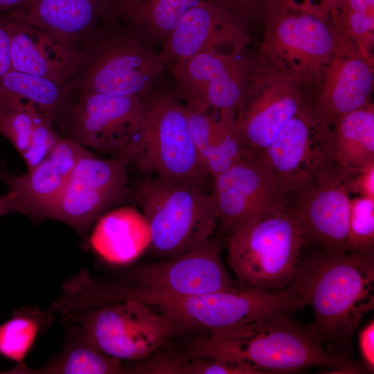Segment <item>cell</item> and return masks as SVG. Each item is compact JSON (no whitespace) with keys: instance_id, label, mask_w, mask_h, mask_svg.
Instances as JSON below:
<instances>
[{"instance_id":"obj_34","label":"cell","mask_w":374,"mask_h":374,"mask_svg":"<svg viewBox=\"0 0 374 374\" xmlns=\"http://www.w3.org/2000/svg\"><path fill=\"white\" fill-rule=\"evenodd\" d=\"M244 19H262L269 11L281 6L280 0H217Z\"/></svg>"},{"instance_id":"obj_6","label":"cell","mask_w":374,"mask_h":374,"mask_svg":"<svg viewBox=\"0 0 374 374\" xmlns=\"http://www.w3.org/2000/svg\"><path fill=\"white\" fill-rule=\"evenodd\" d=\"M121 294L123 299L138 300L167 312L176 324L194 326L210 332L268 317L290 314L307 305L305 298L292 284L275 291L238 289L191 296L161 294L127 285Z\"/></svg>"},{"instance_id":"obj_4","label":"cell","mask_w":374,"mask_h":374,"mask_svg":"<svg viewBox=\"0 0 374 374\" xmlns=\"http://www.w3.org/2000/svg\"><path fill=\"white\" fill-rule=\"evenodd\" d=\"M307 242L301 220L288 205L247 223L228 237L227 262L238 286L260 292L288 287Z\"/></svg>"},{"instance_id":"obj_40","label":"cell","mask_w":374,"mask_h":374,"mask_svg":"<svg viewBox=\"0 0 374 374\" xmlns=\"http://www.w3.org/2000/svg\"><path fill=\"white\" fill-rule=\"evenodd\" d=\"M341 8L353 11L374 12V0H346L339 9Z\"/></svg>"},{"instance_id":"obj_13","label":"cell","mask_w":374,"mask_h":374,"mask_svg":"<svg viewBox=\"0 0 374 374\" xmlns=\"http://www.w3.org/2000/svg\"><path fill=\"white\" fill-rule=\"evenodd\" d=\"M128 156L109 159L91 152L75 166L49 218L69 225L81 234L103 214L119 202L127 189Z\"/></svg>"},{"instance_id":"obj_41","label":"cell","mask_w":374,"mask_h":374,"mask_svg":"<svg viewBox=\"0 0 374 374\" xmlns=\"http://www.w3.org/2000/svg\"><path fill=\"white\" fill-rule=\"evenodd\" d=\"M24 0H0V11L10 12L17 8Z\"/></svg>"},{"instance_id":"obj_1","label":"cell","mask_w":374,"mask_h":374,"mask_svg":"<svg viewBox=\"0 0 374 374\" xmlns=\"http://www.w3.org/2000/svg\"><path fill=\"white\" fill-rule=\"evenodd\" d=\"M314 312L308 325L321 344L343 353L374 308V253L322 250L299 260L291 283Z\"/></svg>"},{"instance_id":"obj_11","label":"cell","mask_w":374,"mask_h":374,"mask_svg":"<svg viewBox=\"0 0 374 374\" xmlns=\"http://www.w3.org/2000/svg\"><path fill=\"white\" fill-rule=\"evenodd\" d=\"M260 56L290 71L305 84L320 82L341 35L326 18L280 7L266 14Z\"/></svg>"},{"instance_id":"obj_26","label":"cell","mask_w":374,"mask_h":374,"mask_svg":"<svg viewBox=\"0 0 374 374\" xmlns=\"http://www.w3.org/2000/svg\"><path fill=\"white\" fill-rule=\"evenodd\" d=\"M66 339L62 350L42 368L17 365L11 373L19 374H117L134 373V366L109 356L92 345L75 327L66 324Z\"/></svg>"},{"instance_id":"obj_19","label":"cell","mask_w":374,"mask_h":374,"mask_svg":"<svg viewBox=\"0 0 374 374\" xmlns=\"http://www.w3.org/2000/svg\"><path fill=\"white\" fill-rule=\"evenodd\" d=\"M373 62L341 35L319 83L312 109L319 123L331 129L342 116L368 103L373 86Z\"/></svg>"},{"instance_id":"obj_38","label":"cell","mask_w":374,"mask_h":374,"mask_svg":"<svg viewBox=\"0 0 374 374\" xmlns=\"http://www.w3.org/2000/svg\"><path fill=\"white\" fill-rule=\"evenodd\" d=\"M11 69L10 39L6 21H0V78Z\"/></svg>"},{"instance_id":"obj_16","label":"cell","mask_w":374,"mask_h":374,"mask_svg":"<svg viewBox=\"0 0 374 374\" xmlns=\"http://www.w3.org/2000/svg\"><path fill=\"white\" fill-rule=\"evenodd\" d=\"M330 137L331 129L319 123L307 103L257 156L287 195L299 189L330 161Z\"/></svg>"},{"instance_id":"obj_8","label":"cell","mask_w":374,"mask_h":374,"mask_svg":"<svg viewBox=\"0 0 374 374\" xmlns=\"http://www.w3.org/2000/svg\"><path fill=\"white\" fill-rule=\"evenodd\" d=\"M63 314L65 323L78 329L97 349L122 361L148 358L176 326L167 312L130 299Z\"/></svg>"},{"instance_id":"obj_2","label":"cell","mask_w":374,"mask_h":374,"mask_svg":"<svg viewBox=\"0 0 374 374\" xmlns=\"http://www.w3.org/2000/svg\"><path fill=\"white\" fill-rule=\"evenodd\" d=\"M193 356L228 360L262 373H289L310 367L332 373H364L365 368L346 355L324 348L309 326L289 314L268 317L234 328L210 332Z\"/></svg>"},{"instance_id":"obj_39","label":"cell","mask_w":374,"mask_h":374,"mask_svg":"<svg viewBox=\"0 0 374 374\" xmlns=\"http://www.w3.org/2000/svg\"><path fill=\"white\" fill-rule=\"evenodd\" d=\"M10 213H18L15 193L9 192L0 196V217Z\"/></svg>"},{"instance_id":"obj_31","label":"cell","mask_w":374,"mask_h":374,"mask_svg":"<svg viewBox=\"0 0 374 374\" xmlns=\"http://www.w3.org/2000/svg\"><path fill=\"white\" fill-rule=\"evenodd\" d=\"M348 251H374V198L356 196L350 199Z\"/></svg>"},{"instance_id":"obj_35","label":"cell","mask_w":374,"mask_h":374,"mask_svg":"<svg viewBox=\"0 0 374 374\" xmlns=\"http://www.w3.org/2000/svg\"><path fill=\"white\" fill-rule=\"evenodd\" d=\"M346 0H280L283 7L314 14L327 18L333 17Z\"/></svg>"},{"instance_id":"obj_9","label":"cell","mask_w":374,"mask_h":374,"mask_svg":"<svg viewBox=\"0 0 374 374\" xmlns=\"http://www.w3.org/2000/svg\"><path fill=\"white\" fill-rule=\"evenodd\" d=\"M305 84L284 67L260 56L253 62L242 105L235 113L244 149L259 155L308 102Z\"/></svg>"},{"instance_id":"obj_10","label":"cell","mask_w":374,"mask_h":374,"mask_svg":"<svg viewBox=\"0 0 374 374\" xmlns=\"http://www.w3.org/2000/svg\"><path fill=\"white\" fill-rule=\"evenodd\" d=\"M62 122L67 136L83 146L128 156L134 161L141 150L143 99L76 90Z\"/></svg>"},{"instance_id":"obj_30","label":"cell","mask_w":374,"mask_h":374,"mask_svg":"<svg viewBox=\"0 0 374 374\" xmlns=\"http://www.w3.org/2000/svg\"><path fill=\"white\" fill-rule=\"evenodd\" d=\"M37 111L29 101L0 93V134L21 156L28 147Z\"/></svg>"},{"instance_id":"obj_24","label":"cell","mask_w":374,"mask_h":374,"mask_svg":"<svg viewBox=\"0 0 374 374\" xmlns=\"http://www.w3.org/2000/svg\"><path fill=\"white\" fill-rule=\"evenodd\" d=\"M202 1L107 0L105 15L116 19L152 46H162L187 11Z\"/></svg>"},{"instance_id":"obj_36","label":"cell","mask_w":374,"mask_h":374,"mask_svg":"<svg viewBox=\"0 0 374 374\" xmlns=\"http://www.w3.org/2000/svg\"><path fill=\"white\" fill-rule=\"evenodd\" d=\"M347 187L350 194L374 198V165L349 175Z\"/></svg>"},{"instance_id":"obj_20","label":"cell","mask_w":374,"mask_h":374,"mask_svg":"<svg viewBox=\"0 0 374 374\" xmlns=\"http://www.w3.org/2000/svg\"><path fill=\"white\" fill-rule=\"evenodd\" d=\"M89 152L68 138L61 139L33 169L15 176L0 171V179L16 195L18 213L37 220L49 218L78 161Z\"/></svg>"},{"instance_id":"obj_3","label":"cell","mask_w":374,"mask_h":374,"mask_svg":"<svg viewBox=\"0 0 374 374\" xmlns=\"http://www.w3.org/2000/svg\"><path fill=\"white\" fill-rule=\"evenodd\" d=\"M83 61L73 82L76 90L145 98L166 71L154 46L105 15L82 46Z\"/></svg>"},{"instance_id":"obj_25","label":"cell","mask_w":374,"mask_h":374,"mask_svg":"<svg viewBox=\"0 0 374 374\" xmlns=\"http://www.w3.org/2000/svg\"><path fill=\"white\" fill-rule=\"evenodd\" d=\"M329 160L350 175L374 165V105L339 118L331 128Z\"/></svg>"},{"instance_id":"obj_33","label":"cell","mask_w":374,"mask_h":374,"mask_svg":"<svg viewBox=\"0 0 374 374\" xmlns=\"http://www.w3.org/2000/svg\"><path fill=\"white\" fill-rule=\"evenodd\" d=\"M177 374H262L255 368L228 360L191 355L179 359Z\"/></svg>"},{"instance_id":"obj_28","label":"cell","mask_w":374,"mask_h":374,"mask_svg":"<svg viewBox=\"0 0 374 374\" xmlns=\"http://www.w3.org/2000/svg\"><path fill=\"white\" fill-rule=\"evenodd\" d=\"M51 310L21 308L0 326V355L24 364V359L39 332H45L53 321Z\"/></svg>"},{"instance_id":"obj_7","label":"cell","mask_w":374,"mask_h":374,"mask_svg":"<svg viewBox=\"0 0 374 374\" xmlns=\"http://www.w3.org/2000/svg\"><path fill=\"white\" fill-rule=\"evenodd\" d=\"M143 101L141 150L134 163L143 171L206 188L209 177L196 150L185 105L173 87L160 82Z\"/></svg>"},{"instance_id":"obj_5","label":"cell","mask_w":374,"mask_h":374,"mask_svg":"<svg viewBox=\"0 0 374 374\" xmlns=\"http://www.w3.org/2000/svg\"><path fill=\"white\" fill-rule=\"evenodd\" d=\"M136 200L150 225L148 250L155 256L192 251L213 238L217 217L206 188L154 175L141 184Z\"/></svg>"},{"instance_id":"obj_32","label":"cell","mask_w":374,"mask_h":374,"mask_svg":"<svg viewBox=\"0 0 374 374\" xmlns=\"http://www.w3.org/2000/svg\"><path fill=\"white\" fill-rule=\"evenodd\" d=\"M54 121L37 111L28 147L21 156L28 171L44 160L61 139L53 130Z\"/></svg>"},{"instance_id":"obj_14","label":"cell","mask_w":374,"mask_h":374,"mask_svg":"<svg viewBox=\"0 0 374 374\" xmlns=\"http://www.w3.org/2000/svg\"><path fill=\"white\" fill-rule=\"evenodd\" d=\"M217 49L198 53L170 72L173 89L187 106L210 110L240 107L253 62L240 55Z\"/></svg>"},{"instance_id":"obj_21","label":"cell","mask_w":374,"mask_h":374,"mask_svg":"<svg viewBox=\"0 0 374 374\" xmlns=\"http://www.w3.org/2000/svg\"><path fill=\"white\" fill-rule=\"evenodd\" d=\"M5 21L10 39L11 69L73 87L83 61L82 47L9 17Z\"/></svg>"},{"instance_id":"obj_18","label":"cell","mask_w":374,"mask_h":374,"mask_svg":"<svg viewBox=\"0 0 374 374\" xmlns=\"http://www.w3.org/2000/svg\"><path fill=\"white\" fill-rule=\"evenodd\" d=\"M244 18L217 0H204L182 17L161 46L166 70L171 71L195 54L220 45L243 51L249 42Z\"/></svg>"},{"instance_id":"obj_12","label":"cell","mask_w":374,"mask_h":374,"mask_svg":"<svg viewBox=\"0 0 374 374\" xmlns=\"http://www.w3.org/2000/svg\"><path fill=\"white\" fill-rule=\"evenodd\" d=\"M349 175L330 161L296 190L288 206L301 220L307 241L332 255L348 251L350 198Z\"/></svg>"},{"instance_id":"obj_17","label":"cell","mask_w":374,"mask_h":374,"mask_svg":"<svg viewBox=\"0 0 374 374\" xmlns=\"http://www.w3.org/2000/svg\"><path fill=\"white\" fill-rule=\"evenodd\" d=\"M127 278L139 289L177 296L240 289L224 267L215 238L192 251L136 268Z\"/></svg>"},{"instance_id":"obj_23","label":"cell","mask_w":374,"mask_h":374,"mask_svg":"<svg viewBox=\"0 0 374 374\" xmlns=\"http://www.w3.org/2000/svg\"><path fill=\"white\" fill-rule=\"evenodd\" d=\"M97 220L90 244L105 261L117 265L129 264L149 249L150 225L135 207L124 206L110 210Z\"/></svg>"},{"instance_id":"obj_29","label":"cell","mask_w":374,"mask_h":374,"mask_svg":"<svg viewBox=\"0 0 374 374\" xmlns=\"http://www.w3.org/2000/svg\"><path fill=\"white\" fill-rule=\"evenodd\" d=\"M214 118L207 157L204 168L213 178L238 161L245 153L236 127L235 112L229 109L219 111Z\"/></svg>"},{"instance_id":"obj_37","label":"cell","mask_w":374,"mask_h":374,"mask_svg":"<svg viewBox=\"0 0 374 374\" xmlns=\"http://www.w3.org/2000/svg\"><path fill=\"white\" fill-rule=\"evenodd\" d=\"M362 365L369 373L374 371V321H371L358 334Z\"/></svg>"},{"instance_id":"obj_22","label":"cell","mask_w":374,"mask_h":374,"mask_svg":"<svg viewBox=\"0 0 374 374\" xmlns=\"http://www.w3.org/2000/svg\"><path fill=\"white\" fill-rule=\"evenodd\" d=\"M107 0H24L8 17L82 47L105 16Z\"/></svg>"},{"instance_id":"obj_27","label":"cell","mask_w":374,"mask_h":374,"mask_svg":"<svg viewBox=\"0 0 374 374\" xmlns=\"http://www.w3.org/2000/svg\"><path fill=\"white\" fill-rule=\"evenodd\" d=\"M74 92L70 84L13 69L0 78V93L33 103L39 112L53 121L63 118Z\"/></svg>"},{"instance_id":"obj_15","label":"cell","mask_w":374,"mask_h":374,"mask_svg":"<svg viewBox=\"0 0 374 374\" xmlns=\"http://www.w3.org/2000/svg\"><path fill=\"white\" fill-rule=\"evenodd\" d=\"M211 179L217 221L227 237L265 212L287 206V195L258 156L247 150Z\"/></svg>"}]
</instances>
